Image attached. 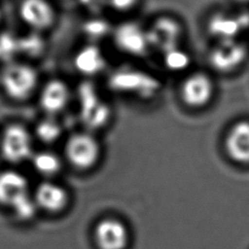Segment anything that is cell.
<instances>
[{"label": "cell", "instance_id": "cell-6", "mask_svg": "<svg viewBox=\"0 0 249 249\" xmlns=\"http://www.w3.org/2000/svg\"><path fill=\"white\" fill-rule=\"evenodd\" d=\"M151 49L162 53L179 47L182 39L181 25L169 17H160L155 19L147 29Z\"/></svg>", "mask_w": 249, "mask_h": 249}, {"label": "cell", "instance_id": "cell-15", "mask_svg": "<svg viewBox=\"0 0 249 249\" xmlns=\"http://www.w3.org/2000/svg\"><path fill=\"white\" fill-rule=\"evenodd\" d=\"M226 149L235 161L249 162V122H239L230 129L226 138Z\"/></svg>", "mask_w": 249, "mask_h": 249}, {"label": "cell", "instance_id": "cell-20", "mask_svg": "<svg viewBox=\"0 0 249 249\" xmlns=\"http://www.w3.org/2000/svg\"><path fill=\"white\" fill-rule=\"evenodd\" d=\"M163 63L167 69L179 72L190 65V56L181 48H175L163 53Z\"/></svg>", "mask_w": 249, "mask_h": 249}, {"label": "cell", "instance_id": "cell-10", "mask_svg": "<svg viewBox=\"0 0 249 249\" xmlns=\"http://www.w3.org/2000/svg\"><path fill=\"white\" fill-rule=\"evenodd\" d=\"M214 86L211 79L203 73H194L187 77L181 87V96L191 107H202L212 98Z\"/></svg>", "mask_w": 249, "mask_h": 249}, {"label": "cell", "instance_id": "cell-3", "mask_svg": "<svg viewBox=\"0 0 249 249\" xmlns=\"http://www.w3.org/2000/svg\"><path fill=\"white\" fill-rule=\"evenodd\" d=\"M111 34L116 49L126 55L143 56L151 49L147 29L135 21L119 23Z\"/></svg>", "mask_w": 249, "mask_h": 249}, {"label": "cell", "instance_id": "cell-13", "mask_svg": "<svg viewBox=\"0 0 249 249\" xmlns=\"http://www.w3.org/2000/svg\"><path fill=\"white\" fill-rule=\"evenodd\" d=\"M69 99L70 89L68 85L57 78L48 81L43 86L39 97L42 109L50 115L62 111L67 106Z\"/></svg>", "mask_w": 249, "mask_h": 249}, {"label": "cell", "instance_id": "cell-9", "mask_svg": "<svg viewBox=\"0 0 249 249\" xmlns=\"http://www.w3.org/2000/svg\"><path fill=\"white\" fill-rule=\"evenodd\" d=\"M247 54L245 46L236 40L220 41L209 54L210 64L220 72H231L244 61Z\"/></svg>", "mask_w": 249, "mask_h": 249}, {"label": "cell", "instance_id": "cell-21", "mask_svg": "<svg viewBox=\"0 0 249 249\" xmlns=\"http://www.w3.org/2000/svg\"><path fill=\"white\" fill-rule=\"evenodd\" d=\"M36 134L45 143H53L60 136L61 127L54 119L48 118L38 124Z\"/></svg>", "mask_w": 249, "mask_h": 249}, {"label": "cell", "instance_id": "cell-26", "mask_svg": "<svg viewBox=\"0 0 249 249\" xmlns=\"http://www.w3.org/2000/svg\"><path fill=\"white\" fill-rule=\"evenodd\" d=\"M234 1L237 3H240V4H248L249 3V0H234Z\"/></svg>", "mask_w": 249, "mask_h": 249}, {"label": "cell", "instance_id": "cell-4", "mask_svg": "<svg viewBox=\"0 0 249 249\" xmlns=\"http://www.w3.org/2000/svg\"><path fill=\"white\" fill-rule=\"evenodd\" d=\"M109 80L111 88L116 90L133 92L145 97L154 95L160 88L157 78L136 69L117 70Z\"/></svg>", "mask_w": 249, "mask_h": 249}, {"label": "cell", "instance_id": "cell-18", "mask_svg": "<svg viewBox=\"0 0 249 249\" xmlns=\"http://www.w3.org/2000/svg\"><path fill=\"white\" fill-rule=\"evenodd\" d=\"M31 158L34 168L44 175L55 174L61 165L58 157L51 152H40Z\"/></svg>", "mask_w": 249, "mask_h": 249}, {"label": "cell", "instance_id": "cell-24", "mask_svg": "<svg viewBox=\"0 0 249 249\" xmlns=\"http://www.w3.org/2000/svg\"><path fill=\"white\" fill-rule=\"evenodd\" d=\"M109 5L118 12H128L133 10L139 0H108Z\"/></svg>", "mask_w": 249, "mask_h": 249}, {"label": "cell", "instance_id": "cell-27", "mask_svg": "<svg viewBox=\"0 0 249 249\" xmlns=\"http://www.w3.org/2000/svg\"><path fill=\"white\" fill-rule=\"evenodd\" d=\"M1 19H2V14H1V11H0V21H1Z\"/></svg>", "mask_w": 249, "mask_h": 249}, {"label": "cell", "instance_id": "cell-8", "mask_svg": "<svg viewBox=\"0 0 249 249\" xmlns=\"http://www.w3.org/2000/svg\"><path fill=\"white\" fill-rule=\"evenodd\" d=\"M1 151L5 159L19 162L32 157V142L27 129L20 124H11L3 132Z\"/></svg>", "mask_w": 249, "mask_h": 249}, {"label": "cell", "instance_id": "cell-11", "mask_svg": "<svg viewBox=\"0 0 249 249\" xmlns=\"http://www.w3.org/2000/svg\"><path fill=\"white\" fill-rule=\"evenodd\" d=\"M94 239L99 249H124L128 242V231L121 221L107 218L96 225Z\"/></svg>", "mask_w": 249, "mask_h": 249}, {"label": "cell", "instance_id": "cell-5", "mask_svg": "<svg viewBox=\"0 0 249 249\" xmlns=\"http://www.w3.org/2000/svg\"><path fill=\"white\" fill-rule=\"evenodd\" d=\"M18 15L26 26L39 33L53 27L56 19L55 9L49 0H21Z\"/></svg>", "mask_w": 249, "mask_h": 249}, {"label": "cell", "instance_id": "cell-16", "mask_svg": "<svg viewBox=\"0 0 249 249\" xmlns=\"http://www.w3.org/2000/svg\"><path fill=\"white\" fill-rule=\"evenodd\" d=\"M34 198L38 207L49 212H58L62 210L68 202L66 191L61 186L48 181L41 183L37 187Z\"/></svg>", "mask_w": 249, "mask_h": 249}, {"label": "cell", "instance_id": "cell-2", "mask_svg": "<svg viewBox=\"0 0 249 249\" xmlns=\"http://www.w3.org/2000/svg\"><path fill=\"white\" fill-rule=\"evenodd\" d=\"M38 80V72L32 65L18 61L7 62L0 75L2 89L15 101L28 99L34 93Z\"/></svg>", "mask_w": 249, "mask_h": 249}, {"label": "cell", "instance_id": "cell-7", "mask_svg": "<svg viewBox=\"0 0 249 249\" xmlns=\"http://www.w3.org/2000/svg\"><path fill=\"white\" fill-rule=\"evenodd\" d=\"M69 161L76 167L87 169L98 160L100 149L96 139L89 133L80 132L72 135L65 148Z\"/></svg>", "mask_w": 249, "mask_h": 249}, {"label": "cell", "instance_id": "cell-14", "mask_svg": "<svg viewBox=\"0 0 249 249\" xmlns=\"http://www.w3.org/2000/svg\"><path fill=\"white\" fill-rule=\"evenodd\" d=\"M73 64L77 72L85 76H94L105 68L106 59L101 49L91 43L81 47L76 52Z\"/></svg>", "mask_w": 249, "mask_h": 249}, {"label": "cell", "instance_id": "cell-25", "mask_svg": "<svg viewBox=\"0 0 249 249\" xmlns=\"http://www.w3.org/2000/svg\"><path fill=\"white\" fill-rule=\"evenodd\" d=\"M238 22L242 28V30L244 31L245 29L249 28V13L247 12H240L238 14H236Z\"/></svg>", "mask_w": 249, "mask_h": 249}, {"label": "cell", "instance_id": "cell-23", "mask_svg": "<svg viewBox=\"0 0 249 249\" xmlns=\"http://www.w3.org/2000/svg\"><path fill=\"white\" fill-rule=\"evenodd\" d=\"M18 53V38L12 33H2L0 35V58L8 59L10 62L12 55Z\"/></svg>", "mask_w": 249, "mask_h": 249}, {"label": "cell", "instance_id": "cell-12", "mask_svg": "<svg viewBox=\"0 0 249 249\" xmlns=\"http://www.w3.org/2000/svg\"><path fill=\"white\" fill-rule=\"evenodd\" d=\"M79 95L85 122L94 126L102 124L109 116V109L99 98L95 88L89 83H84L80 87Z\"/></svg>", "mask_w": 249, "mask_h": 249}, {"label": "cell", "instance_id": "cell-19", "mask_svg": "<svg viewBox=\"0 0 249 249\" xmlns=\"http://www.w3.org/2000/svg\"><path fill=\"white\" fill-rule=\"evenodd\" d=\"M45 41L39 32L32 31L24 37L18 38V53L30 57L39 56L45 51Z\"/></svg>", "mask_w": 249, "mask_h": 249}, {"label": "cell", "instance_id": "cell-1", "mask_svg": "<svg viewBox=\"0 0 249 249\" xmlns=\"http://www.w3.org/2000/svg\"><path fill=\"white\" fill-rule=\"evenodd\" d=\"M0 204L12 208L22 220L31 219L38 207L34 196L29 193L26 178L13 170L0 173Z\"/></svg>", "mask_w": 249, "mask_h": 249}, {"label": "cell", "instance_id": "cell-17", "mask_svg": "<svg viewBox=\"0 0 249 249\" xmlns=\"http://www.w3.org/2000/svg\"><path fill=\"white\" fill-rule=\"evenodd\" d=\"M208 30L218 42L236 40L239 33L243 31L236 15L224 13H218L210 18L208 21Z\"/></svg>", "mask_w": 249, "mask_h": 249}, {"label": "cell", "instance_id": "cell-22", "mask_svg": "<svg viewBox=\"0 0 249 249\" xmlns=\"http://www.w3.org/2000/svg\"><path fill=\"white\" fill-rule=\"evenodd\" d=\"M109 23L103 18H91L85 22L84 33L91 40H97L112 33Z\"/></svg>", "mask_w": 249, "mask_h": 249}]
</instances>
